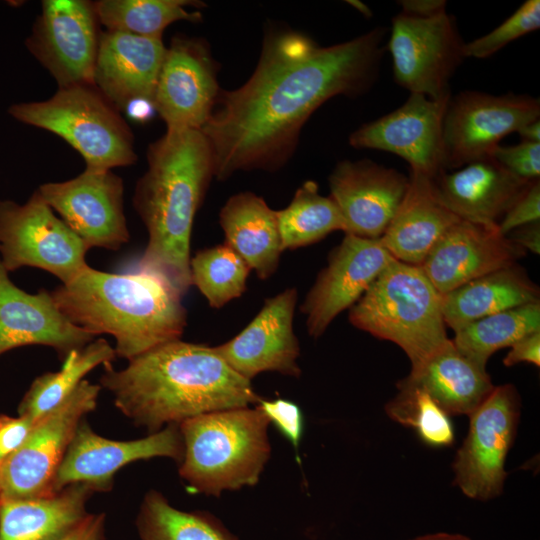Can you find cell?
<instances>
[{
	"instance_id": "cell-1",
	"label": "cell",
	"mask_w": 540,
	"mask_h": 540,
	"mask_svg": "<svg viewBox=\"0 0 540 540\" xmlns=\"http://www.w3.org/2000/svg\"><path fill=\"white\" fill-rule=\"evenodd\" d=\"M386 34L377 27L327 47L289 29L266 35L252 76L236 90L219 92L200 129L212 150L214 177L280 168L317 108L338 95H361L375 83Z\"/></svg>"
},
{
	"instance_id": "cell-2",
	"label": "cell",
	"mask_w": 540,
	"mask_h": 540,
	"mask_svg": "<svg viewBox=\"0 0 540 540\" xmlns=\"http://www.w3.org/2000/svg\"><path fill=\"white\" fill-rule=\"evenodd\" d=\"M101 385L114 404L149 434L164 425L213 411L257 405L251 381L235 372L214 347L181 339L155 347L122 370L104 365Z\"/></svg>"
},
{
	"instance_id": "cell-3",
	"label": "cell",
	"mask_w": 540,
	"mask_h": 540,
	"mask_svg": "<svg viewBox=\"0 0 540 540\" xmlns=\"http://www.w3.org/2000/svg\"><path fill=\"white\" fill-rule=\"evenodd\" d=\"M148 168L138 180L133 205L148 242L124 272L147 271L183 296L192 286L190 240L195 214L214 177V158L199 129L166 130L147 150Z\"/></svg>"
},
{
	"instance_id": "cell-4",
	"label": "cell",
	"mask_w": 540,
	"mask_h": 540,
	"mask_svg": "<svg viewBox=\"0 0 540 540\" xmlns=\"http://www.w3.org/2000/svg\"><path fill=\"white\" fill-rule=\"evenodd\" d=\"M51 295L76 326L94 336H113L116 356L128 361L179 340L187 325L183 295L147 271L110 273L87 266Z\"/></svg>"
},
{
	"instance_id": "cell-5",
	"label": "cell",
	"mask_w": 540,
	"mask_h": 540,
	"mask_svg": "<svg viewBox=\"0 0 540 540\" xmlns=\"http://www.w3.org/2000/svg\"><path fill=\"white\" fill-rule=\"evenodd\" d=\"M269 424L256 406L213 411L179 423L181 478L192 491L216 497L256 485L271 454Z\"/></svg>"
},
{
	"instance_id": "cell-6",
	"label": "cell",
	"mask_w": 540,
	"mask_h": 540,
	"mask_svg": "<svg viewBox=\"0 0 540 540\" xmlns=\"http://www.w3.org/2000/svg\"><path fill=\"white\" fill-rule=\"evenodd\" d=\"M350 323L398 345L415 369L450 339L441 294L419 266L393 259L350 308Z\"/></svg>"
},
{
	"instance_id": "cell-7",
	"label": "cell",
	"mask_w": 540,
	"mask_h": 540,
	"mask_svg": "<svg viewBox=\"0 0 540 540\" xmlns=\"http://www.w3.org/2000/svg\"><path fill=\"white\" fill-rule=\"evenodd\" d=\"M8 113L65 140L83 157L86 169L111 170L137 159L130 127L94 84L59 88L50 99L15 103Z\"/></svg>"
},
{
	"instance_id": "cell-8",
	"label": "cell",
	"mask_w": 540,
	"mask_h": 540,
	"mask_svg": "<svg viewBox=\"0 0 540 540\" xmlns=\"http://www.w3.org/2000/svg\"><path fill=\"white\" fill-rule=\"evenodd\" d=\"M88 250L38 189L24 204L0 199V260L8 272L35 267L67 284L88 266Z\"/></svg>"
},
{
	"instance_id": "cell-9",
	"label": "cell",
	"mask_w": 540,
	"mask_h": 540,
	"mask_svg": "<svg viewBox=\"0 0 540 540\" xmlns=\"http://www.w3.org/2000/svg\"><path fill=\"white\" fill-rule=\"evenodd\" d=\"M521 400L512 384L495 386L468 416L469 429L452 468L454 484L474 500L500 496L507 472L505 462L519 424Z\"/></svg>"
},
{
	"instance_id": "cell-10",
	"label": "cell",
	"mask_w": 540,
	"mask_h": 540,
	"mask_svg": "<svg viewBox=\"0 0 540 540\" xmlns=\"http://www.w3.org/2000/svg\"><path fill=\"white\" fill-rule=\"evenodd\" d=\"M100 390L83 380L65 403L36 422L25 443L0 466V500L54 494L57 470L80 422L96 408Z\"/></svg>"
},
{
	"instance_id": "cell-11",
	"label": "cell",
	"mask_w": 540,
	"mask_h": 540,
	"mask_svg": "<svg viewBox=\"0 0 540 540\" xmlns=\"http://www.w3.org/2000/svg\"><path fill=\"white\" fill-rule=\"evenodd\" d=\"M464 44L448 12L431 17L400 12L392 19L387 44L395 81L430 99L451 95L449 82L465 58Z\"/></svg>"
},
{
	"instance_id": "cell-12",
	"label": "cell",
	"mask_w": 540,
	"mask_h": 540,
	"mask_svg": "<svg viewBox=\"0 0 540 540\" xmlns=\"http://www.w3.org/2000/svg\"><path fill=\"white\" fill-rule=\"evenodd\" d=\"M539 117V99L526 94L451 95L443 122L444 170L489 157L502 138Z\"/></svg>"
},
{
	"instance_id": "cell-13",
	"label": "cell",
	"mask_w": 540,
	"mask_h": 540,
	"mask_svg": "<svg viewBox=\"0 0 540 540\" xmlns=\"http://www.w3.org/2000/svg\"><path fill=\"white\" fill-rule=\"evenodd\" d=\"M98 22L93 2L44 0L25 46L59 88L93 84Z\"/></svg>"
},
{
	"instance_id": "cell-14",
	"label": "cell",
	"mask_w": 540,
	"mask_h": 540,
	"mask_svg": "<svg viewBox=\"0 0 540 540\" xmlns=\"http://www.w3.org/2000/svg\"><path fill=\"white\" fill-rule=\"evenodd\" d=\"M38 191L89 249L118 250L129 241L123 180L111 170L85 168L73 179L42 184Z\"/></svg>"
},
{
	"instance_id": "cell-15",
	"label": "cell",
	"mask_w": 540,
	"mask_h": 540,
	"mask_svg": "<svg viewBox=\"0 0 540 540\" xmlns=\"http://www.w3.org/2000/svg\"><path fill=\"white\" fill-rule=\"evenodd\" d=\"M208 44L175 36L166 47L152 104L167 130L201 129L220 92Z\"/></svg>"
},
{
	"instance_id": "cell-16",
	"label": "cell",
	"mask_w": 540,
	"mask_h": 540,
	"mask_svg": "<svg viewBox=\"0 0 540 540\" xmlns=\"http://www.w3.org/2000/svg\"><path fill=\"white\" fill-rule=\"evenodd\" d=\"M184 444L179 424H169L158 432L136 440H111L95 433L82 420L57 470L53 491L82 483L93 491H108L114 475L138 460L167 457L180 463Z\"/></svg>"
},
{
	"instance_id": "cell-17",
	"label": "cell",
	"mask_w": 540,
	"mask_h": 540,
	"mask_svg": "<svg viewBox=\"0 0 540 540\" xmlns=\"http://www.w3.org/2000/svg\"><path fill=\"white\" fill-rule=\"evenodd\" d=\"M450 97L410 93L399 108L355 130L349 144L393 153L407 161L411 171L434 178L444 171L443 122Z\"/></svg>"
},
{
	"instance_id": "cell-18",
	"label": "cell",
	"mask_w": 540,
	"mask_h": 540,
	"mask_svg": "<svg viewBox=\"0 0 540 540\" xmlns=\"http://www.w3.org/2000/svg\"><path fill=\"white\" fill-rule=\"evenodd\" d=\"M393 259L380 238L346 233L330 252L327 266L318 274L300 307L306 315L308 334L313 338L322 336L331 322L360 299Z\"/></svg>"
},
{
	"instance_id": "cell-19",
	"label": "cell",
	"mask_w": 540,
	"mask_h": 540,
	"mask_svg": "<svg viewBox=\"0 0 540 540\" xmlns=\"http://www.w3.org/2000/svg\"><path fill=\"white\" fill-rule=\"evenodd\" d=\"M297 299L294 287L266 299L251 322L215 351L249 381L267 371L299 377L300 346L293 328Z\"/></svg>"
},
{
	"instance_id": "cell-20",
	"label": "cell",
	"mask_w": 540,
	"mask_h": 540,
	"mask_svg": "<svg viewBox=\"0 0 540 540\" xmlns=\"http://www.w3.org/2000/svg\"><path fill=\"white\" fill-rule=\"evenodd\" d=\"M526 251L498 224L459 220L436 242L419 266L440 294L516 264Z\"/></svg>"
},
{
	"instance_id": "cell-21",
	"label": "cell",
	"mask_w": 540,
	"mask_h": 540,
	"mask_svg": "<svg viewBox=\"0 0 540 540\" xmlns=\"http://www.w3.org/2000/svg\"><path fill=\"white\" fill-rule=\"evenodd\" d=\"M408 184L409 177L368 159L339 162L329 176V187L344 218L345 234L380 238Z\"/></svg>"
},
{
	"instance_id": "cell-22",
	"label": "cell",
	"mask_w": 540,
	"mask_h": 540,
	"mask_svg": "<svg viewBox=\"0 0 540 540\" xmlns=\"http://www.w3.org/2000/svg\"><path fill=\"white\" fill-rule=\"evenodd\" d=\"M0 260V355L26 345L52 347L63 361L73 350L94 340V335L69 321L51 292L36 294L17 287Z\"/></svg>"
},
{
	"instance_id": "cell-23",
	"label": "cell",
	"mask_w": 540,
	"mask_h": 540,
	"mask_svg": "<svg viewBox=\"0 0 540 540\" xmlns=\"http://www.w3.org/2000/svg\"><path fill=\"white\" fill-rule=\"evenodd\" d=\"M165 51L162 38L107 30L100 34L93 84L119 111L140 100L152 103Z\"/></svg>"
},
{
	"instance_id": "cell-24",
	"label": "cell",
	"mask_w": 540,
	"mask_h": 540,
	"mask_svg": "<svg viewBox=\"0 0 540 540\" xmlns=\"http://www.w3.org/2000/svg\"><path fill=\"white\" fill-rule=\"evenodd\" d=\"M443 204L459 219L498 224L531 181L521 179L491 156L433 178Z\"/></svg>"
},
{
	"instance_id": "cell-25",
	"label": "cell",
	"mask_w": 540,
	"mask_h": 540,
	"mask_svg": "<svg viewBox=\"0 0 540 540\" xmlns=\"http://www.w3.org/2000/svg\"><path fill=\"white\" fill-rule=\"evenodd\" d=\"M459 220L438 197L433 178L411 171L406 193L380 240L396 260L420 266Z\"/></svg>"
},
{
	"instance_id": "cell-26",
	"label": "cell",
	"mask_w": 540,
	"mask_h": 540,
	"mask_svg": "<svg viewBox=\"0 0 540 540\" xmlns=\"http://www.w3.org/2000/svg\"><path fill=\"white\" fill-rule=\"evenodd\" d=\"M93 492L76 483L49 496L1 499L0 540H61L87 517Z\"/></svg>"
},
{
	"instance_id": "cell-27",
	"label": "cell",
	"mask_w": 540,
	"mask_h": 540,
	"mask_svg": "<svg viewBox=\"0 0 540 540\" xmlns=\"http://www.w3.org/2000/svg\"><path fill=\"white\" fill-rule=\"evenodd\" d=\"M219 222L225 244L254 270L259 279L277 270L282 248L277 211L252 192L231 196L222 207Z\"/></svg>"
},
{
	"instance_id": "cell-28",
	"label": "cell",
	"mask_w": 540,
	"mask_h": 540,
	"mask_svg": "<svg viewBox=\"0 0 540 540\" xmlns=\"http://www.w3.org/2000/svg\"><path fill=\"white\" fill-rule=\"evenodd\" d=\"M400 381L424 390L449 416H469L495 387L486 369L461 354L451 339Z\"/></svg>"
},
{
	"instance_id": "cell-29",
	"label": "cell",
	"mask_w": 540,
	"mask_h": 540,
	"mask_svg": "<svg viewBox=\"0 0 540 540\" xmlns=\"http://www.w3.org/2000/svg\"><path fill=\"white\" fill-rule=\"evenodd\" d=\"M539 288L514 264L441 294L446 327L454 332L486 316L540 302Z\"/></svg>"
},
{
	"instance_id": "cell-30",
	"label": "cell",
	"mask_w": 540,
	"mask_h": 540,
	"mask_svg": "<svg viewBox=\"0 0 540 540\" xmlns=\"http://www.w3.org/2000/svg\"><path fill=\"white\" fill-rule=\"evenodd\" d=\"M115 357L114 348L104 338L71 351L59 371L44 373L32 382L19 403L18 415L38 422L65 403L86 374L101 364L111 363Z\"/></svg>"
},
{
	"instance_id": "cell-31",
	"label": "cell",
	"mask_w": 540,
	"mask_h": 540,
	"mask_svg": "<svg viewBox=\"0 0 540 540\" xmlns=\"http://www.w3.org/2000/svg\"><path fill=\"white\" fill-rule=\"evenodd\" d=\"M538 331L540 302H535L471 322L455 331L452 342L461 354L486 369L493 353Z\"/></svg>"
},
{
	"instance_id": "cell-32",
	"label": "cell",
	"mask_w": 540,
	"mask_h": 540,
	"mask_svg": "<svg viewBox=\"0 0 540 540\" xmlns=\"http://www.w3.org/2000/svg\"><path fill=\"white\" fill-rule=\"evenodd\" d=\"M136 527L140 540H239L214 515L179 510L155 490L144 496Z\"/></svg>"
},
{
	"instance_id": "cell-33",
	"label": "cell",
	"mask_w": 540,
	"mask_h": 540,
	"mask_svg": "<svg viewBox=\"0 0 540 540\" xmlns=\"http://www.w3.org/2000/svg\"><path fill=\"white\" fill-rule=\"evenodd\" d=\"M283 250L314 244L333 231L346 232L341 211L330 196L319 193L318 184L305 181L289 205L277 211Z\"/></svg>"
},
{
	"instance_id": "cell-34",
	"label": "cell",
	"mask_w": 540,
	"mask_h": 540,
	"mask_svg": "<svg viewBox=\"0 0 540 540\" xmlns=\"http://www.w3.org/2000/svg\"><path fill=\"white\" fill-rule=\"evenodd\" d=\"M93 4L98 21L107 30L150 38H162L173 22L201 21L200 12H189L185 7L205 6L191 0H99Z\"/></svg>"
},
{
	"instance_id": "cell-35",
	"label": "cell",
	"mask_w": 540,
	"mask_h": 540,
	"mask_svg": "<svg viewBox=\"0 0 540 540\" xmlns=\"http://www.w3.org/2000/svg\"><path fill=\"white\" fill-rule=\"evenodd\" d=\"M250 271L245 261L225 243L202 249L190 259L192 285L215 309L245 292Z\"/></svg>"
},
{
	"instance_id": "cell-36",
	"label": "cell",
	"mask_w": 540,
	"mask_h": 540,
	"mask_svg": "<svg viewBox=\"0 0 540 540\" xmlns=\"http://www.w3.org/2000/svg\"><path fill=\"white\" fill-rule=\"evenodd\" d=\"M398 393L386 403V414L395 422L416 430L432 447H447L454 442L450 416L421 388L397 383Z\"/></svg>"
},
{
	"instance_id": "cell-37",
	"label": "cell",
	"mask_w": 540,
	"mask_h": 540,
	"mask_svg": "<svg viewBox=\"0 0 540 540\" xmlns=\"http://www.w3.org/2000/svg\"><path fill=\"white\" fill-rule=\"evenodd\" d=\"M540 27V1H525L509 18L490 33L463 46L465 58L484 59L492 56L508 43Z\"/></svg>"
},
{
	"instance_id": "cell-38",
	"label": "cell",
	"mask_w": 540,
	"mask_h": 540,
	"mask_svg": "<svg viewBox=\"0 0 540 540\" xmlns=\"http://www.w3.org/2000/svg\"><path fill=\"white\" fill-rule=\"evenodd\" d=\"M515 176L532 181L540 176V143L521 141L516 145H498L490 155Z\"/></svg>"
},
{
	"instance_id": "cell-39",
	"label": "cell",
	"mask_w": 540,
	"mask_h": 540,
	"mask_svg": "<svg viewBox=\"0 0 540 540\" xmlns=\"http://www.w3.org/2000/svg\"><path fill=\"white\" fill-rule=\"evenodd\" d=\"M273 423L275 427L298 448L303 434V415L299 406L289 400H261L255 405Z\"/></svg>"
},
{
	"instance_id": "cell-40",
	"label": "cell",
	"mask_w": 540,
	"mask_h": 540,
	"mask_svg": "<svg viewBox=\"0 0 540 540\" xmlns=\"http://www.w3.org/2000/svg\"><path fill=\"white\" fill-rule=\"evenodd\" d=\"M540 218V181L532 180L519 195L502 220L498 223L500 232L507 235L520 226L539 221Z\"/></svg>"
},
{
	"instance_id": "cell-41",
	"label": "cell",
	"mask_w": 540,
	"mask_h": 540,
	"mask_svg": "<svg viewBox=\"0 0 540 540\" xmlns=\"http://www.w3.org/2000/svg\"><path fill=\"white\" fill-rule=\"evenodd\" d=\"M35 424L26 416L0 414V466L25 443Z\"/></svg>"
},
{
	"instance_id": "cell-42",
	"label": "cell",
	"mask_w": 540,
	"mask_h": 540,
	"mask_svg": "<svg viewBox=\"0 0 540 540\" xmlns=\"http://www.w3.org/2000/svg\"><path fill=\"white\" fill-rule=\"evenodd\" d=\"M520 362L540 366V331L533 332L515 342L503 359V364L506 367L514 366Z\"/></svg>"
},
{
	"instance_id": "cell-43",
	"label": "cell",
	"mask_w": 540,
	"mask_h": 540,
	"mask_svg": "<svg viewBox=\"0 0 540 540\" xmlns=\"http://www.w3.org/2000/svg\"><path fill=\"white\" fill-rule=\"evenodd\" d=\"M105 514H88L87 517L61 540H104Z\"/></svg>"
},
{
	"instance_id": "cell-44",
	"label": "cell",
	"mask_w": 540,
	"mask_h": 540,
	"mask_svg": "<svg viewBox=\"0 0 540 540\" xmlns=\"http://www.w3.org/2000/svg\"><path fill=\"white\" fill-rule=\"evenodd\" d=\"M510 241L523 248L526 252L540 253V222H532L515 228L507 235Z\"/></svg>"
},
{
	"instance_id": "cell-45",
	"label": "cell",
	"mask_w": 540,
	"mask_h": 540,
	"mask_svg": "<svg viewBox=\"0 0 540 540\" xmlns=\"http://www.w3.org/2000/svg\"><path fill=\"white\" fill-rule=\"evenodd\" d=\"M402 13L417 16L431 17L446 11L444 0H401Z\"/></svg>"
},
{
	"instance_id": "cell-46",
	"label": "cell",
	"mask_w": 540,
	"mask_h": 540,
	"mask_svg": "<svg viewBox=\"0 0 540 540\" xmlns=\"http://www.w3.org/2000/svg\"><path fill=\"white\" fill-rule=\"evenodd\" d=\"M130 116L137 120H143L151 116L155 111L150 101L140 100L131 103L125 110Z\"/></svg>"
},
{
	"instance_id": "cell-47",
	"label": "cell",
	"mask_w": 540,
	"mask_h": 540,
	"mask_svg": "<svg viewBox=\"0 0 540 540\" xmlns=\"http://www.w3.org/2000/svg\"><path fill=\"white\" fill-rule=\"evenodd\" d=\"M517 133L523 141L540 143V121L535 120L520 128Z\"/></svg>"
},
{
	"instance_id": "cell-48",
	"label": "cell",
	"mask_w": 540,
	"mask_h": 540,
	"mask_svg": "<svg viewBox=\"0 0 540 540\" xmlns=\"http://www.w3.org/2000/svg\"><path fill=\"white\" fill-rule=\"evenodd\" d=\"M410 540H472L460 533L435 532L416 536Z\"/></svg>"
}]
</instances>
